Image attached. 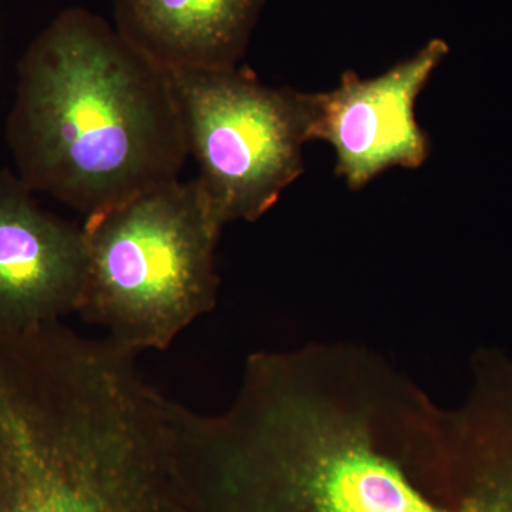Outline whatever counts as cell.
I'll list each match as a JSON object with an SVG mask.
<instances>
[{
	"instance_id": "6",
	"label": "cell",
	"mask_w": 512,
	"mask_h": 512,
	"mask_svg": "<svg viewBox=\"0 0 512 512\" xmlns=\"http://www.w3.org/2000/svg\"><path fill=\"white\" fill-rule=\"evenodd\" d=\"M18 173L0 170V328L29 329L79 311L82 227L37 204Z\"/></svg>"
},
{
	"instance_id": "7",
	"label": "cell",
	"mask_w": 512,
	"mask_h": 512,
	"mask_svg": "<svg viewBox=\"0 0 512 512\" xmlns=\"http://www.w3.org/2000/svg\"><path fill=\"white\" fill-rule=\"evenodd\" d=\"M265 0H113L114 29L167 74L237 67Z\"/></svg>"
},
{
	"instance_id": "1",
	"label": "cell",
	"mask_w": 512,
	"mask_h": 512,
	"mask_svg": "<svg viewBox=\"0 0 512 512\" xmlns=\"http://www.w3.org/2000/svg\"><path fill=\"white\" fill-rule=\"evenodd\" d=\"M181 417L107 346L0 340V512H175Z\"/></svg>"
},
{
	"instance_id": "3",
	"label": "cell",
	"mask_w": 512,
	"mask_h": 512,
	"mask_svg": "<svg viewBox=\"0 0 512 512\" xmlns=\"http://www.w3.org/2000/svg\"><path fill=\"white\" fill-rule=\"evenodd\" d=\"M222 228L197 178L84 218L86 279L77 312L131 355L167 349L217 305Z\"/></svg>"
},
{
	"instance_id": "5",
	"label": "cell",
	"mask_w": 512,
	"mask_h": 512,
	"mask_svg": "<svg viewBox=\"0 0 512 512\" xmlns=\"http://www.w3.org/2000/svg\"><path fill=\"white\" fill-rule=\"evenodd\" d=\"M447 55V43L433 39L380 76L362 79L346 72L336 89L311 93V141L335 148L336 174L350 190L366 187L390 168L414 170L426 163L431 140L414 107Z\"/></svg>"
},
{
	"instance_id": "2",
	"label": "cell",
	"mask_w": 512,
	"mask_h": 512,
	"mask_svg": "<svg viewBox=\"0 0 512 512\" xmlns=\"http://www.w3.org/2000/svg\"><path fill=\"white\" fill-rule=\"evenodd\" d=\"M6 141L33 191L84 218L173 183L190 156L171 77L83 8L20 57Z\"/></svg>"
},
{
	"instance_id": "4",
	"label": "cell",
	"mask_w": 512,
	"mask_h": 512,
	"mask_svg": "<svg viewBox=\"0 0 512 512\" xmlns=\"http://www.w3.org/2000/svg\"><path fill=\"white\" fill-rule=\"evenodd\" d=\"M168 76L212 210L224 227L264 217L305 171L311 93L266 86L238 66Z\"/></svg>"
}]
</instances>
